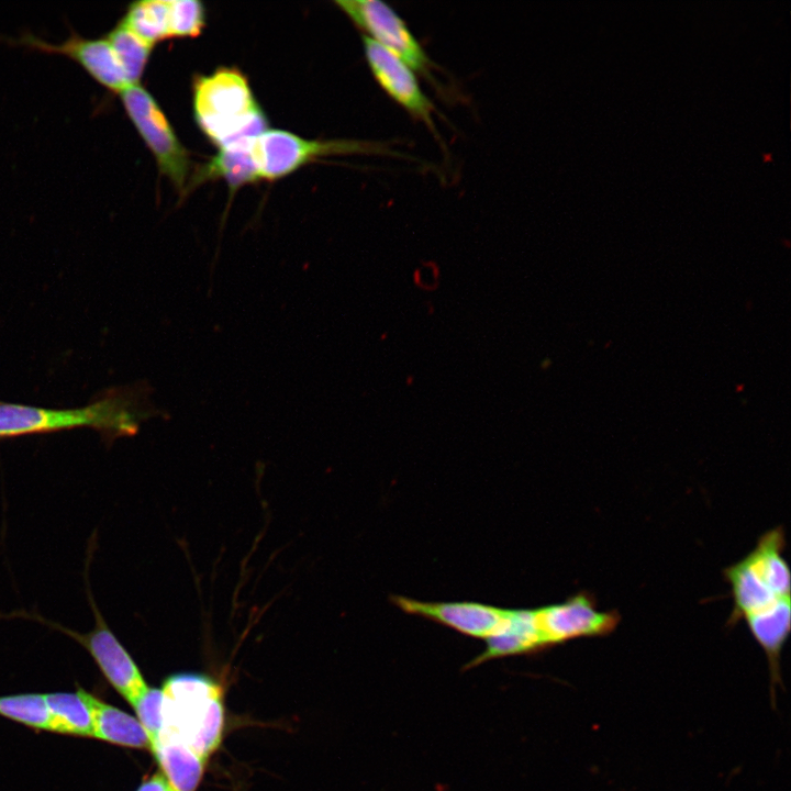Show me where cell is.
I'll list each match as a JSON object with an SVG mask.
<instances>
[{"mask_svg":"<svg viewBox=\"0 0 791 791\" xmlns=\"http://www.w3.org/2000/svg\"><path fill=\"white\" fill-rule=\"evenodd\" d=\"M194 120L219 148L248 143L268 130V120L246 76L221 67L196 78L192 87Z\"/></svg>","mask_w":791,"mask_h":791,"instance_id":"6da1fadb","label":"cell"},{"mask_svg":"<svg viewBox=\"0 0 791 791\" xmlns=\"http://www.w3.org/2000/svg\"><path fill=\"white\" fill-rule=\"evenodd\" d=\"M143 389L107 397L76 409H45L0 404V437L90 426L119 435H132L141 421L159 415Z\"/></svg>","mask_w":791,"mask_h":791,"instance_id":"7a4b0ae2","label":"cell"},{"mask_svg":"<svg viewBox=\"0 0 791 791\" xmlns=\"http://www.w3.org/2000/svg\"><path fill=\"white\" fill-rule=\"evenodd\" d=\"M160 689L159 736L174 738L208 760L219 747L224 728L221 686L207 676L186 672L170 676Z\"/></svg>","mask_w":791,"mask_h":791,"instance_id":"3957f363","label":"cell"},{"mask_svg":"<svg viewBox=\"0 0 791 791\" xmlns=\"http://www.w3.org/2000/svg\"><path fill=\"white\" fill-rule=\"evenodd\" d=\"M784 533L776 527L762 534L743 559L724 569L731 587V624L791 600V576L783 556Z\"/></svg>","mask_w":791,"mask_h":791,"instance_id":"277c9868","label":"cell"},{"mask_svg":"<svg viewBox=\"0 0 791 791\" xmlns=\"http://www.w3.org/2000/svg\"><path fill=\"white\" fill-rule=\"evenodd\" d=\"M119 96L126 115L155 157L160 174L185 193L191 160L154 97L140 83L127 87Z\"/></svg>","mask_w":791,"mask_h":791,"instance_id":"5b68a950","label":"cell"},{"mask_svg":"<svg viewBox=\"0 0 791 791\" xmlns=\"http://www.w3.org/2000/svg\"><path fill=\"white\" fill-rule=\"evenodd\" d=\"M260 179L286 177L317 157L379 152L378 144L357 141H312L283 130H266L252 145Z\"/></svg>","mask_w":791,"mask_h":791,"instance_id":"8992f818","label":"cell"},{"mask_svg":"<svg viewBox=\"0 0 791 791\" xmlns=\"http://www.w3.org/2000/svg\"><path fill=\"white\" fill-rule=\"evenodd\" d=\"M0 41L45 54L65 56L113 93L119 94L132 86L118 55L104 35L85 37L71 29L69 36L62 43H49L29 32L22 33L18 38L0 37Z\"/></svg>","mask_w":791,"mask_h":791,"instance_id":"52a82bcc","label":"cell"},{"mask_svg":"<svg viewBox=\"0 0 791 791\" xmlns=\"http://www.w3.org/2000/svg\"><path fill=\"white\" fill-rule=\"evenodd\" d=\"M546 648L582 637L605 636L620 623L617 611H601L594 598L581 591L565 601L534 609Z\"/></svg>","mask_w":791,"mask_h":791,"instance_id":"ba28073f","label":"cell"},{"mask_svg":"<svg viewBox=\"0 0 791 791\" xmlns=\"http://www.w3.org/2000/svg\"><path fill=\"white\" fill-rule=\"evenodd\" d=\"M335 4L369 38L397 55L413 70L424 74L428 70L426 53L391 7L378 0H339Z\"/></svg>","mask_w":791,"mask_h":791,"instance_id":"9c48e42d","label":"cell"},{"mask_svg":"<svg viewBox=\"0 0 791 791\" xmlns=\"http://www.w3.org/2000/svg\"><path fill=\"white\" fill-rule=\"evenodd\" d=\"M390 601L402 612L449 627L463 635L487 638L501 624L508 609L474 601L426 602L403 595Z\"/></svg>","mask_w":791,"mask_h":791,"instance_id":"30bf717a","label":"cell"},{"mask_svg":"<svg viewBox=\"0 0 791 791\" xmlns=\"http://www.w3.org/2000/svg\"><path fill=\"white\" fill-rule=\"evenodd\" d=\"M368 66L378 85L413 116L433 126V104L421 89L413 69L368 36L363 37Z\"/></svg>","mask_w":791,"mask_h":791,"instance_id":"8fae6325","label":"cell"},{"mask_svg":"<svg viewBox=\"0 0 791 791\" xmlns=\"http://www.w3.org/2000/svg\"><path fill=\"white\" fill-rule=\"evenodd\" d=\"M76 637L89 650L111 686L133 706L149 687L111 630L98 616L90 633Z\"/></svg>","mask_w":791,"mask_h":791,"instance_id":"7c38bea8","label":"cell"},{"mask_svg":"<svg viewBox=\"0 0 791 791\" xmlns=\"http://www.w3.org/2000/svg\"><path fill=\"white\" fill-rule=\"evenodd\" d=\"M486 642L484 650L471 659L466 669L492 659L535 654L546 649L534 609H508L505 617Z\"/></svg>","mask_w":791,"mask_h":791,"instance_id":"4fadbf2b","label":"cell"},{"mask_svg":"<svg viewBox=\"0 0 791 791\" xmlns=\"http://www.w3.org/2000/svg\"><path fill=\"white\" fill-rule=\"evenodd\" d=\"M253 142L254 140L248 143L219 148L215 156L190 176L185 193L196 186L215 178L224 179L231 191L260 180L252 151Z\"/></svg>","mask_w":791,"mask_h":791,"instance_id":"5bb4252c","label":"cell"},{"mask_svg":"<svg viewBox=\"0 0 791 791\" xmlns=\"http://www.w3.org/2000/svg\"><path fill=\"white\" fill-rule=\"evenodd\" d=\"M90 708L93 737L132 748H148L147 736L137 718L79 689Z\"/></svg>","mask_w":791,"mask_h":791,"instance_id":"9a60e30c","label":"cell"},{"mask_svg":"<svg viewBox=\"0 0 791 791\" xmlns=\"http://www.w3.org/2000/svg\"><path fill=\"white\" fill-rule=\"evenodd\" d=\"M149 750L175 791H196L203 776L205 759L182 743L166 736H159Z\"/></svg>","mask_w":791,"mask_h":791,"instance_id":"2e32d148","label":"cell"},{"mask_svg":"<svg viewBox=\"0 0 791 791\" xmlns=\"http://www.w3.org/2000/svg\"><path fill=\"white\" fill-rule=\"evenodd\" d=\"M53 732L93 737L92 716L80 690L76 693L44 694Z\"/></svg>","mask_w":791,"mask_h":791,"instance_id":"e0dca14e","label":"cell"},{"mask_svg":"<svg viewBox=\"0 0 791 791\" xmlns=\"http://www.w3.org/2000/svg\"><path fill=\"white\" fill-rule=\"evenodd\" d=\"M120 21L152 46L170 38L168 0L132 2Z\"/></svg>","mask_w":791,"mask_h":791,"instance_id":"ac0fdd59","label":"cell"},{"mask_svg":"<svg viewBox=\"0 0 791 791\" xmlns=\"http://www.w3.org/2000/svg\"><path fill=\"white\" fill-rule=\"evenodd\" d=\"M104 36L111 43L131 85L140 83L154 46L136 35L121 21Z\"/></svg>","mask_w":791,"mask_h":791,"instance_id":"d6986e66","label":"cell"},{"mask_svg":"<svg viewBox=\"0 0 791 791\" xmlns=\"http://www.w3.org/2000/svg\"><path fill=\"white\" fill-rule=\"evenodd\" d=\"M0 714L27 726L51 731L52 718L44 694L0 697Z\"/></svg>","mask_w":791,"mask_h":791,"instance_id":"ffe728a7","label":"cell"},{"mask_svg":"<svg viewBox=\"0 0 791 791\" xmlns=\"http://www.w3.org/2000/svg\"><path fill=\"white\" fill-rule=\"evenodd\" d=\"M170 37H196L205 25V9L198 0H168Z\"/></svg>","mask_w":791,"mask_h":791,"instance_id":"44dd1931","label":"cell"},{"mask_svg":"<svg viewBox=\"0 0 791 791\" xmlns=\"http://www.w3.org/2000/svg\"><path fill=\"white\" fill-rule=\"evenodd\" d=\"M149 743V749L155 744L163 728V691L148 688L133 705Z\"/></svg>","mask_w":791,"mask_h":791,"instance_id":"7402d4cb","label":"cell"},{"mask_svg":"<svg viewBox=\"0 0 791 791\" xmlns=\"http://www.w3.org/2000/svg\"><path fill=\"white\" fill-rule=\"evenodd\" d=\"M172 788L168 783L167 779L157 772L144 781L137 791H171Z\"/></svg>","mask_w":791,"mask_h":791,"instance_id":"603a6c76","label":"cell"},{"mask_svg":"<svg viewBox=\"0 0 791 791\" xmlns=\"http://www.w3.org/2000/svg\"><path fill=\"white\" fill-rule=\"evenodd\" d=\"M171 791H175L174 789Z\"/></svg>","mask_w":791,"mask_h":791,"instance_id":"cb8c5ba5","label":"cell"}]
</instances>
